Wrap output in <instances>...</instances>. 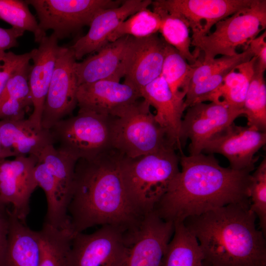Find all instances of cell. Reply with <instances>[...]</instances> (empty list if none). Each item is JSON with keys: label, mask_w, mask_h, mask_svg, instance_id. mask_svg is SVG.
Returning a JSON list of instances; mask_svg holds the SVG:
<instances>
[{"label": "cell", "mask_w": 266, "mask_h": 266, "mask_svg": "<svg viewBox=\"0 0 266 266\" xmlns=\"http://www.w3.org/2000/svg\"><path fill=\"white\" fill-rule=\"evenodd\" d=\"M203 266H210L209 265H208V264H207L206 263L203 261Z\"/></svg>", "instance_id": "cell-43"}, {"label": "cell", "mask_w": 266, "mask_h": 266, "mask_svg": "<svg viewBox=\"0 0 266 266\" xmlns=\"http://www.w3.org/2000/svg\"><path fill=\"white\" fill-rule=\"evenodd\" d=\"M159 15L147 8H143L122 22L110 35L108 41H114L121 37L129 35L144 38L157 33L159 30Z\"/></svg>", "instance_id": "cell-33"}, {"label": "cell", "mask_w": 266, "mask_h": 266, "mask_svg": "<svg viewBox=\"0 0 266 266\" xmlns=\"http://www.w3.org/2000/svg\"><path fill=\"white\" fill-rule=\"evenodd\" d=\"M141 98L156 110L155 118L165 131L170 143L181 151L182 116L186 109L184 100L173 95L160 76L140 91Z\"/></svg>", "instance_id": "cell-20"}, {"label": "cell", "mask_w": 266, "mask_h": 266, "mask_svg": "<svg viewBox=\"0 0 266 266\" xmlns=\"http://www.w3.org/2000/svg\"><path fill=\"white\" fill-rule=\"evenodd\" d=\"M214 32L205 35L192 36L191 45L204 53L203 61L217 55H236V48L247 44L266 27V0H254L248 8L218 22Z\"/></svg>", "instance_id": "cell-6"}, {"label": "cell", "mask_w": 266, "mask_h": 266, "mask_svg": "<svg viewBox=\"0 0 266 266\" xmlns=\"http://www.w3.org/2000/svg\"><path fill=\"white\" fill-rule=\"evenodd\" d=\"M256 60V58L253 57L250 61L232 70L219 88L205 98L203 101H221L231 108L243 109Z\"/></svg>", "instance_id": "cell-24"}, {"label": "cell", "mask_w": 266, "mask_h": 266, "mask_svg": "<svg viewBox=\"0 0 266 266\" xmlns=\"http://www.w3.org/2000/svg\"><path fill=\"white\" fill-rule=\"evenodd\" d=\"M60 47L58 38L52 33L43 38L37 48L33 49V65L29 73V85L33 109L28 119L38 128H42L44 103Z\"/></svg>", "instance_id": "cell-21"}, {"label": "cell", "mask_w": 266, "mask_h": 266, "mask_svg": "<svg viewBox=\"0 0 266 266\" xmlns=\"http://www.w3.org/2000/svg\"><path fill=\"white\" fill-rule=\"evenodd\" d=\"M166 44L157 33L144 38L131 36L124 83L140 92L159 77Z\"/></svg>", "instance_id": "cell-16"}, {"label": "cell", "mask_w": 266, "mask_h": 266, "mask_svg": "<svg viewBox=\"0 0 266 266\" xmlns=\"http://www.w3.org/2000/svg\"><path fill=\"white\" fill-rule=\"evenodd\" d=\"M253 57L252 52L248 46L243 52L234 56H223L221 58H215L208 61H198L189 88L204 80L217 72L227 68H234L250 61Z\"/></svg>", "instance_id": "cell-34"}, {"label": "cell", "mask_w": 266, "mask_h": 266, "mask_svg": "<svg viewBox=\"0 0 266 266\" xmlns=\"http://www.w3.org/2000/svg\"><path fill=\"white\" fill-rule=\"evenodd\" d=\"M179 159L172 147L129 158L123 156L121 171L127 195L141 214L153 211L180 171Z\"/></svg>", "instance_id": "cell-4"}, {"label": "cell", "mask_w": 266, "mask_h": 266, "mask_svg": "<svg viewBox=\"0 0 266 266\" xmlns=\"http://www.w3.org/2000/svg\"><path fill=\"white\" fill-rule=\"evenodd\" d=\"M198 62L194 65L189 64L174 48L166 44L160 76L177 98L184 100Z\"/></svg>", "instance_id": "cell-29"}, {"label": "cell", "mask_w": 266, "mask_h": 266, "mask_svg": "<svg viewBox=\"0 0 266 266\" xmlns=\"http://www.w3.org/2000/svg\"><path fill=\"white\" fill-rule=\"evenodd\" d=\"M76 61L70 47H60L42 116L44 129L50 130L71 114L77 105Z\"/></svg>", "instance_id": "cell-11"}, {"label": "cell", "mask_w": 266, "mask_h": 266, "mask_svg": "<svg viewBox=\"0 0 266 266\" xmlns=\"http://www.w3.org/2000/svg\"><path fill=\"white\" fill-rule=\"evenodd\" d=\"M266 143V132L233 123L208 140L202 151L222 154L233 169L253 170L257 161L254 155Z\"/></svg>", "instance_id": "cell-15"}, {"label": "cell", "mask_w": 266, "mask_h": 266, "mask_svg": "<svg viewBox=\"0 0 266 266\" xmlns=\"http://www.w3.org/2000/svg\"><path fill=\"white\" fill-rule=\"evenodd\" d=\"M249 203L230 204L183 222L211 266H266L265 235Z\"/></svg>", "instance_id": "cell-3"}, {"label": "cell", "mask_w": 266, "mask_h": 266, "mask_svg": "<svg viewBox=\"0 0 266 266\" xmlns=\"http://www.w3.org/2000/svg\"><path fill=\"white\" fill-rule=\"evenodd\" d=\"M112 117L79 109L74 116L64 119L50 129L59 150L80 159H90L112 149Z\"/></svg>", "instance_id": "cell-7"}, {"label": "cell", "mask_w": 266, "mask_h": 266, "mask_svg": "<svg viewBox=\"0 0 266 266\" xmlns=\"http://www.w3.org/2000/svg\"><path fill=\"white\" fill-rule=\"evenodd\" d=\"M24 32L14 28L4 29L0 27V54L6 50L18 46L17 39Z\"/></svg>", "instance_id": "cell-39"}, {"label": "cell", "mask_w": 266, "mask_h": 266, "mask_svg": "<svg viewBox=\"0 0 266 266\" xmlns=\"http://www.w3.org/2000/svg\"><path fill=\"white\" fill-rule=\"evenodd\" d=\"M9 157H14L10 152L5 150L2 146L0 136V160L6 159Z\"/></svg>", "instance_id": "cell-41"}, {"label": "cell", "mask_w": 266, "mask_h": 266, "mask_svg": "<svg viewBox=\"0 0 266 266\" xmlns=\"http://www.w3.org/2000/svg\"><path fill=\"white\" fill-rule=\"evenodd\" d=\"M34 177L38 186L44 192L47 208L44 223L59 229H70L68 207L64 202L57 184L42 162L38 161Z\"/></svg>", "instance_id": "cell-27"}, {"label": "cell", "mask_w": 266, "mask_h": 266, "mask_svg": "<svg viewBox=\"0 0 266 266\" xmlns=\"http://www.w3.org/2000/svg\"><path fill=\"white\" fill-rule=\"evenodd\" d=\"M256 61L243 109L244 114L247 119L248 126L266 132V86L264 79L265 70L257 65Z\"/></svg>", "instance_id": "cell-31"}, {"label": "cell", "mask_w": 266, "mask_h": 266, "mask_svg": "<svg viewBox=\"0 0 266 266\" xmlns=\"http://www.w3.org/2000/svg\"><path fill=\"white\" fill-rule=\"evenodd\" d=\"M153 8L161 18L159 32L164 41L174 48L190 65H195L198 60L190 51L191 37L187 23L180 17L158 7L153 6Z\"/></svg>", "instance_id": "cell-30"}, {"label": "cell", "mask_w": 266, "mask_h": 266, "mask_svg": "<svg viewBox=\"0 0 266 266\" xmlns=\"http://www.w3.org/2000/svg\"><path fill=\"white\" fill-rule=\"evenodd\" d=\"M203 260L195 236L183 222L174 224L173 237L167 244L162 266H203Z\"/></svg>", "instance_id": "cell-25"}, {"label": "cell", "mask_w": 266, "mask_h": 266, "mask_svg": "<svg viewBox=\"0 0 266 266\" xmlns=\"http://www.w3.org/2000/svg\"><path fill=\"white\" fill-rule=\"evenodd\" d=\"M38 233L40 249L38 266H67L72 232L44 223Z\"/></svg>", "instance_id": "cell-28"}, {"label": "cell", "mask_w": 266, "mask_h": 266, "mask_svg": "<svg viewBox=\"0 0 266 266\" xmlns=\"http://www.w3.org/2000/svg\"><path fill=\"white\" fill-rule=\"evenodd\" d=\"M38 159V161L44 164L53 176L62 199L68 207L72 194L75 167L78 159L56 148L54 145L46 146Z\"/></svg>", "instance_id": "cell-26"}, {"label": "cell", "mask_w": 266, "mask_h": 266, "mask_svg": "<svg viewBox=\"0 0 266 266\" xmlns=\"http://www.w3.org/2000/svg\"><path fill=\"white\" fill-rule=\"evenodd\" d=\"M8 206V205H7V204H5L4 203H3L0 199V208L3 207H4V206Z\"/></svg>", "instance_id": "cell-42"}, {"label": "cell", "mask_w": 266, "mask_h": 266, "mask_svg": "<svg viewBox=\"0 0 266 266\" xmlns=\"http://www.w3.org/2000/svg\"><path fill=\"white\" fill-rule=\"evenodd\" d=\"M10 212L7 206L0 208V259L6 244Z\"/></svg>", "instance_id": "cell-40"}, {"label": "cell", "mask_w": 266, "mask_h": 266, "mask_svg": "<svg viewBox=\"0 0 266 266\" xmlns=\"http://www.w3.org/2000/svg\"><path fill=\"white\" fill-rule=\"evenodd\" d=\"M181 171L172 180L153 210L164 220L183 222L188 217L233 203H249L251 169L221 166L201 153L179 158Z\"/></svg>", "instance_id": "cell-1"}, {"label": "cell", "mask_w": 266, "mask_h": 266, "mask_svg": "<svg viewBox=\"0 0 266 266\" xmlns=\"http://www.w3.org/2000/svg\"><path fill=\"white\" fill-rule=\"evenodd\" d=\"M130 231L105 225L90 234L74 233L67 266H120L126 255Z\"/></svg>", "instance_id": "cell-9"}, {"label": "cell", "mask_w": 266, "mask_h": 266, "mask_svg": "<svg viewBox=\"0 0 266 266\" xmlns=\"http://www.w3.org/2000/svg\"><path fill=\"white\" fill-rule=\"evenodd\" d=\"M152 2L151 0H125L117 7L99 11L93 18L88 33L70 46L75 59L97 52L108 43L109 36L122 22Z\"/></svg>", "instance_id": "cell-18"}, {"label": "cell", "mask_w": 266, "mask_h": 266, "mask_svg": "<svg viewBox=\"0 0 266 266\" xmlns=\"http://www.w3.org/2000/svg\"><path fill=\"white\" fill-rule=\"evenodd\" d=\"M250 209L258 218L261 231L266 232V160L251 174L249 186Z\"/></svg>", "instance_id": "cell-35"}, {"label": "cell", "mask_w": 266, "mask_h": 266, "mask_svg": "<svg viewBox=\"0 0 266 266\" xmlns=\"http://www.w3.org/2000/svg\"><path fill=\"white\" fill-rule=\"evenodd\" d=\"M266 32L252 40L248 47L256 58V64L263 70L266 68Z\"/></svg>", "instance_id": "cell-38"}, {"label": "cell", "mask_w": 266, "mask_h": 266, "mask_svg": "<svg viewBox=\"0 0 266 266\" xmlns=\"http://www.w3.org/2000/svg\"><path fill=\"white\" fill-rule=\"evenodd\" d=\"M29 4L23 0H0V19L12 28L33 33L34 41L39 43L46 36L35 17L30 11Z\"/></svg>", "instance_id": "cell-32"}, {"label": "cell", "mask_w": 266, "mask_h": 266, "mask_svg": "<svg viewBox=\"0 0 266 266\" xmlns=\"http://www.w3.org/2000/svg\"><path fill=\"white\" fill-rule=\"evenodd\" d=\"M174 224L154 211L147 213L129 234L126 257L120 266H162Z\"/></svg>", "instance_id": "cell-10"}, {"label": "cell", "mask_w": 266, "mask_h": 266, "mask_svg": "<svg viewBox=\"0 0 266 266\" xmlns=\"http://www.w3.org/2000/svg\"><path fill=\"white\" fill-rule=\"evenodd\" d=\"M0 136L2 147L14 157L33 156L38 159L46 146L55 143L50 130L38 128L28 119L0 120Z\"/></svg>", "instance_id": "cell-22"}, {"label": "cell", "mask_w": 266, "mask_h": 266, "mask_svg": "<svg viewBox=\"0 0 266 266\" xmlns=\"http://www.w3.org/2000/svg\"><path fill=\"white\" fill-rule=\"evenodd\" d=\"M242 114L243 109L231 108L221 101L208 104L200 102L189 107L182 121V145L189 138L190 155L201 153L208 140Z\"/></svg>", "instance_id": "cell-13"}, {"label": "cell", "mask_w": 266, "mask_h": 266, "mask_svg": "<svg viewBox=\"0 0 266 266\" xmlns=\"http://www.w3.org/2000/svg\"><path fill=\"white\" fill-rule=\"evenodd\" d=\"M35 9L40 29L52 30L58 39L68 37L90 25L99 11L120 5L113 0H26Z\"/></svg>", "instance_id": "cell-8"}, {"label": "cell", "mask_w": 266, "mask_h": 266, "mask_svg": "<svg viewBox=\"0 0 266 266\" xmlns=\"http://www.w3.org/2000/svg\"><path fill=\"white\" fill-rule=\"evenodd\" d=\"M38 161L33 156L0 160V199L11 205L13 213L24 222L30 212V198L38 186L34 173Z\"/></svg>", "instance_id": "cell-14"}, {"label": "cell", "mask_w": 266, "mask_h": 266, "mask_svg": "<svg viewBox=\"0 0 266 266\" xmlns=\"http://www.w3.org/2000/svg\"><path fill=\"white\" fill-rule=\"evenodd\" d=\"M150 107L144 99L138 100L112 117V148L124 157L135 158L167 147L174 148Z\"/></svg>", "instance_id": "cell-5"}, {"label": "cell", "mask_w": 266, "mask_h": 266, "mask_svg": "<svg viewBox=\"0 0 266 266\" xmlns=\"http://www.w3.org/2000/svg\"><path fill=\"white\" fill-rule=\"evenodd\" d=\"M123 155L112 148L76 162L67 213L74 234L96 225H110L131 230L144 215L130 201L123 184Z\"/></svg>", "instance_id": "cell-2"}, {"label": "cell", "mask_w": 266, "mask_h": 266, "mask_svg": "<svg viewBox=\"0 0 266 266\" xmlns=\"http://www.w3.org/2000/svg\"><path fill=\"white\" fill-rule=\"evenodd\" d=\"M32 105L30 101L14 97L0 99V120H19L25 119L27 108Z\"/></svg>", "instance_id": "cell-37"}, {"label": "cell", "mask_w": 266, "mask_h": 266, "mask_svg": "<svg viewBox=\"0 0 266 266\" xmlns=\"http://www.w3.org/2000/svg\"><path fill=\"white\" fill-rule=\"evenodd\" d=\"M254 0H157L152 6L175 14L187 23L192 36L205 35L218 22L250 7Z\"/></svg>", "instance_id": "cell-12"}, {"label": "cell", "mask_w": 266, "mask_h": 266, "mask_svg": "<svg viewBox=\"0 0 266 266\" xmlns=\"http://www.w3.org/2000/svg\"><path fill=\"white\" fill-rule=\"evenodd\" d=\"M131 36L109 42L81 62L75 64L78 86L101 80L120 81L124 77Z\"/></svg>", "instance_id": "cell-19"}, {"label": "cell", "mask_w": 266, "mask_h": 266, "mask_svg": "<svg viewBox=\"0 0 266 266\" xmlns=\"http://www.w3.org/2000/svg\"><path fill=\"white\" fill-rule=\"evenodd\" d=\"M76 98L79 109L114 117L141 96L138 90L127 84L105 79L79 85Z\"/></svg>", "instance_id": "cell-17"}, {"label": "cell", "mask_w": 266, "mask_h": 266, "mask_svg": "<svg viewBox=\"0 0 266 266\" xmlns=\"http://www.w3.org/2000/svg\"><path fill=\"white\" fill-rule=\"evenodd\" d=\"M33 54V50L23 54L11 51L0 54V97L12 75L21 66L30 63Z\"/></svg>", "instance_id": "cell-36"}, {"label": "cell", "mask_w": 266, "mask_h": 266, "mask_svg": "<svg viewBox=\"0 0 266 266\" xmlns=\"http://www.w3.org/2000/svg\"><path fill=\"white\" fill-rule=\"evenodd\" d=\"M40 252L38 231L29 228L11 211L7 241L0 266H38Z\"/></svg>", "instance_id": "cell-23"}]
</instances>
